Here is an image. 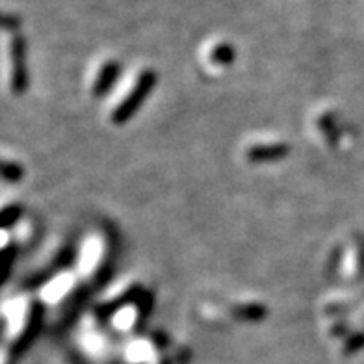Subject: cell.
<instances>
[{
	"instance_id": "4fadbf2b",
	"label": "cell",
	"mask_w": 364,
	"mask_h": 364,
	"mask_svg": "<svg viewBox=\"0 0 364 364\" xmlns=\"http://www.w3.org/2000/svg\"><path fill=\"white\" fill-rule=\"evenodd\" d=\"M78 338H80L82 348L91 353V357H106L112 348L108 331L102 326V320H99L95 314H90L80 321Z\"/></svg>"
},
{
	"instance_id": "7a4b0ae2",
	"label": "cell",
	"mask_w": 364,
	"mask_h": 364,
	"mask_svg": "<svg viewBox=\"0 0 364 364\" xmlns=\"http://www.w3.org/2000/svg\"><path fill=\"white\" fill-rule=\"evenodd\" d=\"M75 251L73 268L84 284L102 283L110 272L115 257L114 232L106 225H97L86 230Z\"/></svg>"
},
{
	"instance_id": "30bf717a",
	"label": "cell",
	"mask_w": 364,
	"mask_h": 364,
	"mask_svg": "<svg viewBox=\"0 0 364 364\" xmlns=\"http://www.w3.org/2000/svg\"><path fill=\"white\" fill-rule=\"evenodd\" d=\"M236 62V47L223 36H210L197 48V68L206 78H221Z\"/></svg>"
},
{
	"instance_id": "ba28073f",
	"label": "cell",
	"mask_w": 364,
	"mask_h": 364,
	"mask_svg": "<svg viewBox=\"0 0 364 364\" xmlns=\"http://www.w3.org/2000/svg\"><path fill=\"white\" fill-rule=\"evenodd\" d=\"M292 151L287 138L273 132L251 134L240 144L238 156L247 166H268L284 160Z\"/></svg>"
},
{
	"instance_id": "52a82bcc",
	"label": "cell",
	"mask_w": 364,
	"mask_h": 364,
	"mask_svg": "<svg viewBox=\"0 0 364 364\" xmlns=\"http://www.w3.org/2000/svg\"><path fill=\"white\" fill-rule=\"evenodd\" d=\"M82 279L75 268L60 269L50 273L47 281L39 284L38 301L41 303L43 311L65 312L77 305L82 294Z\"/></svg>"
},
{
	"instance_id": "277c9868",
	"label": "cell",
	"mask_w": 364,
	"mask_h": 364,
	"mask_svg": "<svg viewBox=\"0 0 364 364\" xmlns=\"http://www.w3.org/2000/svg\"><path fill=\"white\" fill-rule=\"evenodd\" d=\"M197 312L208 323H221L225 320L245 321L253 323L266 316L268 307L259 297L238 296L232 299H221V297H205L197 305Z\"/></svg>"
},
{
	"instance_id": "9a60e30c",
	"label": "cell",
	"mask_w": 364,
	"mask_h": 364,
	"mask_svg": "<svg viewBox=\"0 0 364 364\" xmlns=\"http://www.w3.org/2000/svg\"><path fill=\"white\" fill-rule=\"evenodd\" d=\"M23 164H21L19 160L10 159V156L4 153V156H2V177H4V181L15 184V182H19L21 178H23Z\"/></svg>"
},
{
	"instance_id": "3957f363",
	"label": "cell",
	"mask_w": 364,
	"mask_h": 364,
	"mask_svg": "<svg viewBox=\"0 0 364 364\" xmlns=\"http://www.w3.org/2000/svg\"><path fill=\"white\" fill-rule=\"evenodd\" d=\"M43 312L41 303L32 294L21 292L6 297L2 301L4 353L15 355L34 338Z\"/></svg>"
},
{
	"instance_id": "8fae6325",
	"label": "cell",
	"mask_w": 364,
	"mask_h": 364,
	"mask_svg": "<svg viewBox=\"0 0 364 364\" xmlns=\"http://www.w3.org/2000/svg\"><path fill=\"white\" fill-rule=\"evenodd\" d=\"M121 75H123V69H121L119 58L114 54H101L87 63V69L84 73V90L91 99L108 97V93L119 82Z\"/></svg>"
},
{
	"instance_id": "9c48e42d",
	"label": "cell",
	"mask_w": 364,
	"mask_h": 364,
	"mask_svg": "<svg viewBox=\"0 0 364 364\" xmlns=\"http://www.w3.org/2000/svg\"><path fill=\"white\" fill-rule=\"evenodd\" d=\"M331 266L336 279L341 283H355L364 277V240L363 236L353 232L348 235L333 247L331 253Z\"/></svg>"
},
{
	"instance_id": "5bb4252c",
	"label": "cell",
	"mask_w": 364,
	"mask_h": 364,
	"mask_svg": "<svg viewBox=\"0 0 364 364\" xmlns=\"http://www.w3.org/2000/svg\"><path fill=\"white\" fill-rule=\"evenodd\" d=\"M141 292H144V287H141L138 279L123 277L119 279V283H112L110 287L106 288L101 297V307L106 309V311H114L115 307L134 299Z\"/></svg>"
},
{
	"instance_id": "8992f818",
	"label": "cell",
	"mask_w": 364,
	"mask_h": 364,
	"mask_svg": "<svg viewBox=\"0 0 364 364\" xmlns=\"http://www.w3.org/2000/svg\"><path fill=\"white\" fill-rule=\"evenodd\" d=\"M2 86L10 97H21L28 86L24 39L17 26L2 30Z\"/></svg>"
},
{
	"instance_id": "7c38bea8",
	"label": "cell",
	"mask_w": 364,
	"mask_h": 364,
	"mask_svg": "<svg viewBox=\"0 0 364 364\" xmlns=\"http://www.w3.org/2000/svg\"><path fill=\"white\" fill-rule=\"evenodd\" d=\"M151 299H153V296L144 290L134 299H130V301L110 311V320H108L110 329H114L115 333H121V335H130L132 331L138 329V326H141L147 318Z\"/></svg>"
},
{
	"instance_id": "5b68a950",
	"label": "cell",
	"mask_w": 364,
	"mask_h": 364,
	"mask_svg": "<svg viewBox=\"0 0 364 364\" xmlns=\"http://www.w3.org/2000/svg\"><path fill=\"white\" fill-rule=\"evenodd\" d=\"M307 130L314 144L333 153H341L353 139L350 132H346L341 110L331 102H321L312 108L307 117Z\"/></svg>"
},
{
	"instance_id": "6da1fadb",
	"label": "cell",
	"mask_w": 364,
	"mask_h": 364,
	"mask_svg": "<svg viewBox=\"0 0 364 364\" xmlns=\"http://www.w3.org/2000/svg\"><path fill=\"white\" fill-rule=\"evenodd\" d=\"M159 75L153 65L139 62L123 71L119 82L106 97L102 117L108 125L121 127L134 117L147 97L153 93Z\"/></svg>"
}]
</instances>
